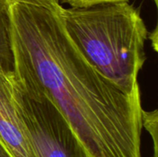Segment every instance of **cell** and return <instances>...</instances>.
I'll return each mask as SVG.
<instances>
[{
    "instance_id": "6da1fadb",
    "label": "cell",
    "mask_w": 158,
    "mask_h": 157,
    "mask_svg": "<svg viewBox=\"0 0 158 157\" xmlns=\"http://www.w3.org/2000/svg\"><path fill=\"white\" fill-rule=\"evenodd\" d=\"M13 70L42 92L68 120L92 157H142V101L100 73L66 32L58 6L6 0Z\"/></svg>"
},
{
    "instance_id": "7a4b0ae2",
    "label": "cell",
    "mask_w": 158,
    "mask_h": 157,
    "mask_svg": "<svg viewBox=\"0 0 158 157\" xmlns=\"http://www.w3.org/2000/svg\"><path fill=\"white\" fill-rule=\"evenodd\" d=\"M63 27L84 57L131 97H141L139 72L145 60L147 27L129 1H109L83 7L59 4Z\"/></svg>"
},
{
    "instance_id": "3957f363",
    "label": "cell",
    "mask_w": 158,
    "mask_h": 157,
    "mask_svg": "<svg viewBox=\"0 0 158 157\" xmlns=\"http://www.w3.org/2000/svg\"><path fill=\"white\" fill-rule=\"evenodd\" d=\"M14 96L30 157H92L53 102L16 75Z\"/></svg>"
},
{
    "instance_id": "277c9868",
    "label": "cell",
    "mask_w": 158,
    "mask_h": 157,
    "mask_svg": "<svg viewBox=\"0 0 158 157\" xmlns=\"http://www.w3.org/2000/svg\"><path fill=\"white\" fill-rule=\"evenodd\" d=\"M13 67L0 59V143L12 157H30L14 96Z\"/></svg>"
},
{
    "instance_id": "5b68a950",
    "label": "cell",
    "mask_w": 158,
    "mask_h": 157,
    "mask_svg": "<svg viewBox=\"0 0 158 157\" xmlns=\"http://www.w3.org/2000/svg\"><path fill=\"white\" fill-rule=\"evenodd\" d=\"M0 59L13 67L10 21L6 0H0Z\"/></svg>"
},
{
    "instance_id": "8992f818",
    "label": "cell",
    "mask_w": 158,
    "mask_h": 157,
    "mask_svg": "<svg viewBox=\"0 0 158 157\" xmlns=\"http://www.w3.org/2000/svg\"><path fill=\"white\" fill-rule=\"evenodd\" d=\"M143 129H145L151 135L154 144V157H157V136H158V112L156 109L142 112Z\"/></svg>"
},
{
    "instance_id": "52a82bcc",
    "label": "cell",
    "mask_w": 158,
    "mask_h": 157,
    "mask_svg": "<svg viewBox=\"0 0 158 157\" xmlns=\"http://www.w3.org/2000/svg\"><path fill=\"white\" fill-rule=\"evenodd\" d=\"M109 1H129V0H59V2L68 4L71 7H83L89 6L92 5H95L102 2H109Z\"/></svg>"
},
{
    "instance_id": "ba28073f",
    "label": "cell",
    "mask_w": 158,
    "mask_h": 157,
    "mask_svg": "<svg viewBox=\"0 0 158 157\" xmlns=\"http://www.w3.org/2000/svg\"><path fill=\"white\" fill-rule=\"evenodd\" d=\"M148 39L151 40L152 45L155 49V51H157V40H158V33H157V27L155 28V30L151 32L148 33Z\"/></svg>"
},
{
    "instance_id": "9c48e42d",
    "label": "cell",
    "mask_w": 158,
    "mask_h": 157,
    "mask_svg": "<svg viewBox=\"0 0 158 157\" xmlns=\"http://www.w3.org/2000/svg\"><path fill=\"white\" fill-rule=\"evenodd\" d=\"M0 157H12L11 155L6 151V149L0 143Z\"/></svg>"
},
{
    "instance_id": "30bf717a",
    "label": "cell",
    "mask_w": 158,
    "mask_h": 157,
    "mask_svg": "<svg viewBox=\"0 0 158 157\" xmlns=\"http://www.w3.org/2000/svg\"><path fill=\"white\" fill-rule=\"evenodd\" d=\"M48 1H52V2H56V3H60L59 0H48Z\"/></svg>"
},
{
    "instance_id": "8fae6325",
    "label": "cell",
    "mask_w": 158,
    "mask_h": 157,
    "mask_svg": "<svg viewBox=\"0 0 158 157\" xmlns=\"http://www.w3.org/2000/svg\"><path fill=\"white\" fill-rule=\"evenodd\" d=\"M153 1H154V2H155V4H156V6H157V2H158V0H153Z\"/></svg>"
}]
</instances>
